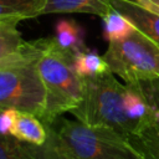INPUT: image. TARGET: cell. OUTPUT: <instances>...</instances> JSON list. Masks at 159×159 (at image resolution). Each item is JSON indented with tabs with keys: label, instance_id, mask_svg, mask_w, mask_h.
I'll list each match as a JSON object with an SVG mask.
<instances>
[{
	"label": "cell",
	"instance_id": "1",
	"mask_svg": "<svg viewBox=\"0 0 159 159\" xmlns=\"http://www.w3.org/2000/svg\"><path fill=\"white\" fill-rule=\"evenodd\" d=\"M46 128L53 159H142L124 135L107 127L58 118Z\"/></svg>",
	"mask_w": 159,
	"mask_h": 159
},
{
	"label": "cell",
	"instance_id": "7",
	"mask_svg": "<svg viewBox=\"0 0 159 159\" xmlns=\"http://www.w3.org/2000/svg\"><path fill=\"white\" fill-rule=\"evenodd\" d=\"M112 6L124 15L140 32L159 46V15L138 5L133 0H111Z\"/></svg>",
	"mask_w": 159,
	"mask_h": 159
},
{
	"label": "cell",
	"instance_id": "13",
	"mask_svg": "<svg viewBox=\"0 0 159 159\" xmlns=\"http://www.w3.org/2000/svg\"><path fill=\"white\" fill-rule=\"evenodd\" d=\"M19 22H0V63L21 52L27 41L17 30Z\"/></svg>",
	"mask_w": 159,
	"mask_h": 159
},
{
	"label": "cell",
	"instance_id": "14",
	"mask_svg": "<svg viewBox=\"0 0 159 159\" xmlns=\"http://www.w3.org/2000/svg\"><path fill=\"white\" fill-rule=\"evenodd\" d=\"M103 19V37L106 41L116 42L127 39L137 29L135 26L119 11L113 9Z\"/></svg>",
	"mask_w": 159,
	"mask_h": 159
},
{
	"label": "cell",
	"instance_id": "11",
	"mask_svg": "<svg viewBox=\"0 0 159 159\" xmlns=\"http://www.w3.org/2000/svg\"><path fill=\"white\" fill-rule=\"evenodd\" d=\"M47 0H0V22H20L42 15Z\"/></svg>",
	"mask_w": 159,
	"mask_h": 159
},
{
	"label": "cell",
	"instance_id": "3",
	"mask_svg": "<svg viewBox=\"0 0 159 159\" xmlns=\"http://www.w3.org/2000/svg\"><path fill=\"white\" fill-rule=\"evenodd\" d=\"M82 78L84 84L82 101L70 113L84 124L111 128L129 140L138 124L127 112V84L116 80L111 71Z\"/></svg>",
	"mask_w": 159,
	"mask_h": 159
},
{
	"label": "cell",
	"instance_id": "12",
	"mask_svg": "<svg viewBox=\"0 0 159 159\" xmlns=\"http://www.w3.org/2000/svg\"><path fill=\"white\" fill-rule=\"evenodd\" d=\"M56 42L63 48L72 53H77L80 51L86 50L84 29L72 19H61L55 25V35Z\"/></svg>",
	"mask_w": 159,
	"mask_h": 159
},
{
	"label": "cell",
	"instance_id": "16",
	"mask_svg": "<svg viewBox=\"0 0 159 159\" xmlns=\"http://www.w3.org/2000/svg\"><path fill=\"white\" fill-rule=\"evenodd\" d=\"M19 111L15 109H7L4 112H0V133L5 135H11V130L16 119V114Z\"/></svg>",
	"mask_w": 159,
	"mask_h": 159
},
{
	"label": "cell",
	"instance_id": "2",
	"mask_svg": "<svg viewBox=\"0 0 159 159\" xmlns=\"http://www.w3.org/2000/svg\"><path fill=\"white\" fill-rule=\"evenodd\" d=\"M37 43V70L46 89V109L41 120L47 127L80 104L84 84L75 70V53L63 50L53 36L40 39Z\"/></svg>",
	"mask_w": 159,
	"mask_h": 159
},
{
	"label": "cell",
	"instance_id": "10",
	"mask_svg": "<svg viewBox=\"0 0 159 159\" xmlns=\"http://www.w3.org/2000/svg\"><path fill=\"white\" fill-rule=\"evenodd\" d=\"M0 159H53L46 144L34 145L0 133Z\"/></svg>",
	"mask_w": 159,
	"mask_h": 159
},
{
	"label": "cell",
	"instance_id": "17",
	"mask_svg": "<svg viewBox=\"0 0 159 159\" xmlns=\"http://www.w3.org/2000/svg\"><path fill=\"white\" fill-rule=\"evenodd\" d=\"M133 1L137 2L138 5L145 7L147 10L159 15V0H133Z\"/></svg>",
	"mask_w": 159,
	"mask_h": 159
},
{
	"label": "cell",
	"instance_id": "5",
	"mask_svg": "<svg viewBox=\"0 0 159 159\" xmlns=\"http://www.w3.org/2000/svg\"><path fill=\"white\" fill-rule=\"evenodd\" d=\"M103 58L125 84L159 78V46L139 30L124 40L109 42Z\"/></svg>",
	"mask_w": 159,
	"mask_h": 159
},
{
	"label": "cell",
	"instance_id": "8",
	"mask_svg": "<svg viewBox=\"0 0 159 159\" xmlns=\"http://www.w3.org/2000/svg\"><path fill=\"white\" fill-rule=\"evenodd\" d=\"M114 7L111 0H47L43 14H91L104 17Z\"/></svg>",
	"mask_w": 159,
	"mask_h": 159
},
{
	"label": "cell",
	"instance_id": "15",
	"mask_svg": "<svg viewBox=\"0 0 159 159\" xmlns=\"http://www.w3.org/2000/svg\"><path fill=\"white\" fill-rule=\"evenodd\" d=\"M75 70L81 77H91L102 75L109 71L103 56H99L93 50H83L75 53Z\"/></svg>",
	"mask_w": 159,
	"mask_h": 159
},
{
	"label": "cell",
	"instance_id": "4",
	"mask_svg": "<svg viewBox=\"0 0 159 159\" xmlns=\"http://www.w3.org/2000/svg\"><path fill=\"white\" fill-rule=\"evenodd\" d=\"M37 40L0 63V112L15 109L42 118L46 89L37 70Z\"/></svg>",
	"mask_w": 159,
	"mask_h": 159
},
{
	"label": "cell",
	"instance_id": "6",
	"mask_svg": "<svg viewBox=\"0 0 159 159\" xmlns=\"http://www.w3.org/2000/svg\"><path fill=\"white\" fill-rule=\"evenodd\" d=\"M134 86L148 104V113L129 139L142 159H159V78Z\"/></svg>",
	"mask_w": 159,
	"mask_h": 159
},
{
	"label": "cell",
	"instance_id": "9",
	"mask_svg": "<svg viewBox=\"0 0 159 159\" xmlns=\"http://www.w3.org/2000/svg\"><path fill=\"white\" fill-rule=\"evenodd\" d=\"M11 135L29 144L43 145L47 142L48 132L37 116L26 112H17Z\"/></svg>",
	"mask_w": 159,
	"mask_h": 159
}]
</instances>
